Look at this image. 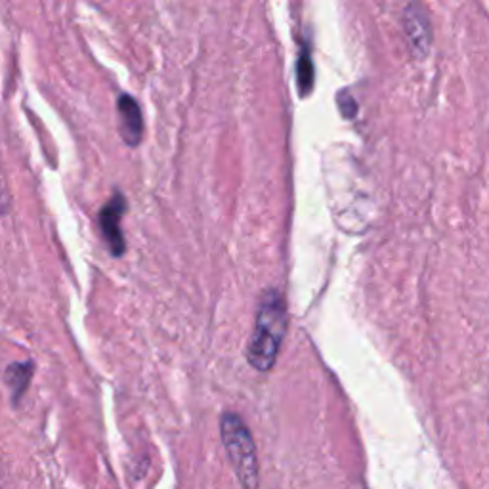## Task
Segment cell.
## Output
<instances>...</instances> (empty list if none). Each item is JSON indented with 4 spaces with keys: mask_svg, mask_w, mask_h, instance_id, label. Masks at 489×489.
<instances>
[{
    "mask_svg": "<svg viewBox=\"0 0 489 489\" xmlns=\"http://www.w3.org/2000/svg\"><path fill=\"white\" fill-rule=\"evenodd\" d=\"M287 333V306L280 290L268 289L258 304L254 329L247 344V360L256 371L266 373L275 365Z\"/></svg>",
    "mask_w": 489,
    "mask_h": 489,
    "instance_id": "obj_1",
    "label": "cell"
},
{
    "mask_svg": "<svg viewBox=\"0 0 489 489\" xmlns=\"http://www.w3.org/2000/svg\"><path fill=\"white\" fill-rule=\"evenodd\" d=\"M220 436L239 485L243 489H256L258 457L249 426L237 413L226 411L220 417Z\"/></svg>",
    "mask_w": 489,
    "mask_h": 489,
    "instance_id": "obj_2",
    "label": "cell"
},
{
    "mask_svg": "<svg viewBox=\"0 0 489 489\" xmlns=\"http://www.w3.org/2000/svg\"><path fill=\"white\" fill-rule=\"evenodd\" d=\"M127 199L119 190H115L100 212H98V222H100V232L103 241L107 243L113 256H122L127 251V241L125 236L120 232V220L122 214L127 212Z\"/></svg>",
    "mask_w": 489,
    "mask_h": 489,
    "instance_id": "obj_3",
    "label": "cell"
},
{
    "mask_svg": "<svg viewBox=\"0 0 489 489\" xmlns=\"http://www.w3.org/2000/svg\"><path fill=\"white\" fill-rule=\"evenodd\" d=\"M117 115H119V134L127 146H138L144 138V115L140 103L130 94H120L117 98Z\"/></svg>",
    "mask_w": 489,
    "mask_h": 489,
    "instance_id": "obj_4",
    "label": "cell"
},
{
    "mask_svg": "<svg viewBox=\"0 0 489 489\" xmlns=\"http://www.w3.org/2000/svg\"><path fill=\"white\" fill-rule=\"evenodd\" d=\"M33 373H35V363L33 361H25V363L20 361V363H12V365L6 367L4 380H6V387L10 388L13 405H18V402L22 400L23 394L27 392Z\"/></svg>",
    "mask_w": 489,
    "mask_h": 489,
    "instance_id": "obj_5",
    "label": "cell"
},
{
    "mask_svg": "<svg viewBox=\"0 0 489 489\" xmlns=\"http://www.w3.org/2000/svg\"><path fill=\"white\" fill-rule=\"evenodd\" d=\"M405 29L407 37L415 49H426V44L431 42V23H428L426 15L421 12L419 6L407 8Z\"/></svg>",
    "mask_w": 489,
    "mask_h": 489,
    "instance_id": "obj_6",
    "label": "cell"
},
{
    "mask_svg": "<svg viewBox=\"0 0 489 489\" xmlns=\"http://www.w3.org/2000/svg\"><path fill=\"white\" fill-rule=\"evenodd\" d=\"M297 81L300 94L306 96L314 86V64H312V56L310 50L306 49V44L302 46L300 56H298V64H297Z\"/></svg>",
    "mask_w": 489,
    "mask_h": 489,
    "instance_id": "obj_7",
    "label": "cell"
},
{
    "mask_svg": "<svg viewBox=\"0 0 489 489\" xmlns=\"http://www.w3.org/2000/svg\"><path fill=\"white\" fill-rule=\"evenodd\" d=\"M8 203H10V193L4 183V174L3 171H0V212H6Z\"/></svg>",
    "mask_w": 489,
    "mask_h": 489,
    "instance_id": "obj_8",
    "label": "cell"
}]
</instances>
